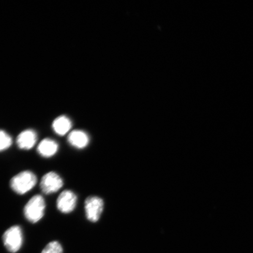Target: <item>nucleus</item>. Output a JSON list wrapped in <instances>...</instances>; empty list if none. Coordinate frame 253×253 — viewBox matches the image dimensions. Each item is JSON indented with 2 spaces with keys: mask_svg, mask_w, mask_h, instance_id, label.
Returning a JSON list of instances; mask_svg holds the SVG:
<instances>
[{
  "mask_svg": "<svg viewBox=\"0 0 253 253\" xmlns=\"http://www.w3.org/2000/svg\"><path fill=\"white\" fill-rule=\"evenodd\" d=\"M58 149V144L50 138L43 139L37 147L38 153L44 158H50L55 156Z\"/></svg>",
  "mask_w": 253,
  "mask_h": 253,
  "instance_id": "1a4fd4ad",
  "label": "nucleus"
},
{
  "mask_svg": "<svg viewBox=\"0 0 253 253\" xmlns=\"http://www.w3.org/2000/svg\"><path fill=\"white\" fill-rule=\"evenodd\" d=\"M2 241L9 252L15 253L20 251L23 243V232L20 226L9 227L3 235Z\"/></svg>",
  "mask_w": 253,
  "mask_h": 253,
  "instance_id": "7ed1b4c3",
  "label": "nucleus"
},
{
  "mask_svg": "<svg viewBox=\"0 0 253 253\" xmlns=\"http://www.w3.org/2000/svg\"><path fill=\"white\" fill-rule=\"evenodd\" d=\"M104 209L102 199L98 197H89L84 202V210L88 221L95 223L100 219Z\"/></svg>",
  "mask_w": 253,
  "mask_h": 253,
  "instance_id": "20e7f679",
  "label": "nucleus"
},
{
  "mask_svg": "<svg viewBox=\"0 0 253 253\" xmlns=\"http://www.w3.org/2000/svg\"><path fill=\"white\" fill-rule=\"evenodd\" d=\"M63 181L61 176L55 172H47L40 182L41 191L46 195L54 194L62 188Z\"/></svg>",
  "mask_w": 253,
  "mask_h": 253,
  "instance_id": "39448f33",
  "label": "nucleus"
},
{
  "mask_svg": "<svg viewBox=\"0 0 253 253\" xmlns=\"http://www.w3.org/2000/svg\"><path fill=\"white\" fill-rule=\"evenodd\" d=\"M37 183V176L30 170H24L12 177L9 182L12 191L18 195H24L33 189Z\"/></svg>",
  "mask_w": 253,
  "mask_h": 253,
  "instance_id": "f257e3e1",
  "label": "nucleus"
},
{
  "mask_svg": "<svg viewBox=\"0 0 253 253\" xmlns=\"http://www.w3.org/2000/svg\"><path fill=\"white\" fill-rule=\"evenodd\" d=\"M37 141V134L33 129H26L22 131L17 138V144L21 150H29L36 145Z\"/></svg>",
  "mask_w": 253,
  "mask_h": 253,
  "instance_id": "0eeeda50",
  "label": "nucleus"
},
{
  "mask_svg": "<svg viewBox=\"0 0 253 253\" xmlns=\"http://www.w3.org/2000/svg\"><path fill=\"white\" fill-rule=\"evenodd\" d=\"M12 140L10 135L0 129V152L5 151L11 146Z\"/></svg>",
  "mask_w": 253,
  "mask_h": 253,
  "instance_id": "9b49d317",
  "label": "nucleus"
},
{
  "mask_svg": "<svg viewBox=\"0 0 253 253\" xmlns=\"http://www.w3.org/2000/svg\"><path fill=\"white\" fill-rule=\"evenodd\" d=\"M78 197L71 190L61 193L56 201V207L59 211L64 214L72 212L77 207Z\"/></svg>",
  "mask_w": 253,
  "mask_h": 253,
  "instance_id": "423d86ee",
  "label": "nucleus"
},
{
  "mask_svg": "<svg viewBox=\"0 0 253 253\" xmlns=\"http://www.w3.org/2000/svg\"><path fill=\"white\" fill-rule=\"evenodd\" d=\"M45 208V201L42 196L35 195L25 206L24 209L25 217L32 223L39 222L44 216Z\"/></svg>",
  "mask_w": 253,
  "mask_h": 253,
  "instance_id": "f03ea898",
  "label": "nucleus"
},
{
  "mask_svg": "<svg viewBox=\"0 0 253 253\" xmlns=\"http://www.w3.org/2000/svg\"><path fill=\"white\" fill-rule=\"evenodd\" d=\"M72 124L68 117L61 116L57 118L52 123V128L59 135H65L70 131Z\"/></svg>",
  "mask_w": 253,
  "mask_h": 253,
  "instance_id": "9d476101",
  "label": "nucleus"
},
{
  "mask_svg": "<svg viewBox=\"0 0 253 253\" xmlns=\"http://www.w3.org/2000/svg\"><path fill=\"white\" fill-rule=\"evenodd\" d=\"M68 141L73 147L81 150L87 146L89 143V137L84 131L77 129L69 134Z\"/></svg>",
  "mask_w": 253,
  "mask_h": 253,
  "instance_id": "6e6552de",
  "label": "nucleus"
},
{
  "mask_svg": "<svg viewBox=\"0 0 253 253\" xmlns=\"http://www.w3.org/2000/svg\"><path fill=\"white\" fill-rule=\"evenodd\" d=\"M41 253H63L62 247L58 242H51L46 246Z\"/></svg>",
  "mask_w": 253,
  "mask_h": 253,
  "instance_id": "f8f14e48",
  "label": "nucleus"
}]
</instances>
